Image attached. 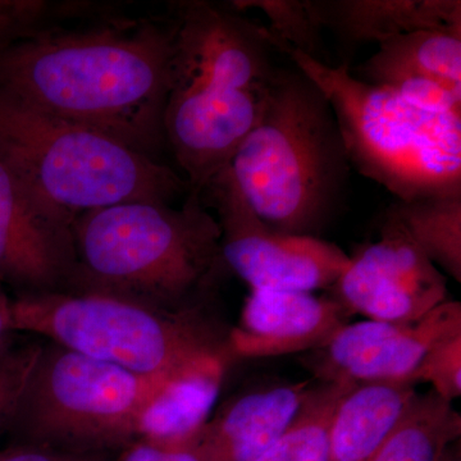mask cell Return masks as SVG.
Listing matches in <instances>:
<instances>
[{
    "label": "cell",
    "mask_w": 461,
    "mask_h": 461,
    "mask_svg": "<svg viewBox=\"0 0 461 461\" xmlns=\"http://www.w3.org/2000/svg\"><path fill=\"white\" fill-rule=\"evenodd\" d=\"M185 378L144 377L48 341L7 429L23 445L114 454L148 432L154 412Z\"/></svg>",
    "instance_id": "obj_8"
},
{
    "label": "cell",
    "mask_w": 461,
    "mask_h": 461,
    "mask_svg": "<svg viewBox=\"0 0 461 461\" xmlns=\"http://www.w3.org/2000/svg\"><path fill=\"white\" fill-rule=\"evenodd\" d=\"M238 11L257 9L271 23L273 41L320 59L321 29L314 20L306 0H239L230 3Z\"/></svg>",
    "instance_id": "obj_21"
},
{
    "label": "cell",
    "mask_w": 461,
    "mask_h": 461,
    "mask_svg": "<svg viewBox=\"0 0 461 461\" xmlns=\"http://www.w3.org/2000/svg\"><path fill=\"white\" fill-rule=\"evenodd\" d=\"M72 224L36 203L0 163V285L20 295L66 291L76 266Z\"/></svg>",
    "instance_id": "obj_12"
},
{
    "label": "cell",
    "mask_w": 461,
    "mask_h": 461,
    "mask_svg": "<svg viewBox=\"0 0 461 461\" xmlns=\"http://www.w3.org/2000/svg\"><path fill=\"white\" fill-rule=\"evenodd\" d=\"M0 163L36 203L71 222L121 203L169 204L190 191L187 181L157 159L3 91Z\"/></svg>",
    "instance_id": "obj_5"
},
{
    "label": "cell",
    "mask_w": 461,
    "mask_h": 461,
    "mask_svg": "<svg viewBox=\"0 0 461 461\" xmlns=\"http://www.w3.org/2000/svg\"><path fill=\"white\" fill-rule=\"evenodd\" d=\"M351 384L312 387L285 432L256 461H326L330 424Z\"/></svg>",
    "instance_id": "obj_20"
},
{
    "label": "cell",
    "mask_w": 461,
    "mask_h": 461,
    "mask_svg": "<svg viewBox=\"0 0 461 461\" xmlns=\"http://www.w3.org/2000/svg\"><path fill=\"white\" fill-rule=\"evenodd\" d=\"M461 333V304L446 300L412 321L348 323L314 350L309 368L321 384H409L424 355Z\"/></svg>",
    "instance_id": "obj_11"
},
{
    "label": "cell",
    "mask_w": 461,
    "mask_h": 461,
    "mask_svg": "<svg viewBox=\"0 0 461 461\" xmlns=\"http://www.w3.org/2000/svg\"><path fill=\"white\" fill-rule=\"evenodd\" d=\"M329 100L350 167L397 200L461 191V114L418 111L346 65L330 67L272 41Z\"/></svg>",
    "instance_id": "obj_7"
},
{
    "label": "cell",
    "mask_w": 461,
    "mask_h": 461,
    "mask_svg": "<svg viewBox=\"0 0 461 461\" xmlns=\"http://www.w3.org/2000/svg\"><path fill=\"white\" fill-rule=\"evenodd\" d=\"M111 453H74L45 446L18 444L0 451V461H111Z\"/></svg>",
    "instance_id": "obj_27"
},
{
    "label": "cell",
    "mask_w": 461,
    "mask_h": 461,
    "mask_svg": "<svg viewBox=\"0 0 461 461\" xmlns=\"http://www.w3.org/2000/svg\"><path fill=\"white\" fill-rule=\"evenodd\" d=\"M461 417L453 402L417 393L368 461H439L459 439Z\"/></svg>",
    "instance_id": "obj_18"
},
{
    "label": "cell",
    "mask_w": 461,
    "mask_h": 461,
    "mask_svg": "<svg viewBox=\"0 0 461 461\" xmlns=\"http://www.w3.org/2000/svg\"><path fill=\"white\" fill-rule=\"evenodd\" d=\"M417 395L406 384H366L339 402L330 424L326 461H368Z\"/></svg>",
    "instance_id": "obj_16"
},
{
    "label": "cell",
    "mask_w": 461,
    "mask_h": 461,
    "mask_svg": "<svg viewBox=\"0 0 461 461\" xmlns=\"http://www.w3.org/2000/svg\"><path fill=\"white\" fill-rule=\"evenodd\" d=\"M48 5L44 2L0 0V48L38 32Z\"/></svg>",
    "instance_id": "obj_26"
},
{
    "label": "cell",
    "mask_w": 461,
    "mask_h": 461,
    "mask_svg": "<svg viewBox=\"0 0 461 461\" xmlns=\"http://www.w3.org/2000/svg\"><path fill=\"white\" fill-rule=\"evenodd\" d=\"M230 172L273 230L320 238L341 209L350 163L323 91L299 68H276L256 126Z\"/></svg>",
    "instance_id": "obj_4"
},
{
    "label": "cell",
    "mask_w": 461,
    "mask_h": 461,
    "mask_svg": "<svg viewBox=\"0 0 461 461\" xmlns=\"http://www.w3.org/2000/svg\"><path fill=\"white\" fill-rule=\"evenodd\" d=\"M439 461H461L459 448L455 447V444L451 445Z\"/></svg>",
    "instance_id": "obj_29"
},
{
    "label": "cell",
    "mask_w": 461,
    "mask_h": 461,
    "mask_svg": "<svg viewBox=\"0 0 461 461\" xmlns=\"http://www.w3.org/2000/svg\"><path fill=\"white\" fill-rule=\"evenodd\" d=\"M335 297L305 291L251 290L227 344L232 357H271L314 351L351 318Z\"/></svg>",
    "instance_id": "obj_13"
},
{
    "label": "cell",
    "mask_w": 461,
    "mask_h": 461,
    "mask_svg": "<svg viewBox=\"0 0 461 461\" xmlns=\"http://www.w3.org/2000/svg\"><path fill=\"white\" fill-rule=\"evenodd\" d=\"M72 232L76 266L66 291L180 311L200 306L227 268L220 224L195 191L180 209L131 202L87 212Z\"/></svg>",
    "instance_id": "obj_3"
},
{
    "label": "cell",
    "mask_w": 461,
    "mask_h": 461,
    "mask_svg": "<svg viewBox=\"0 0 461 461\" xmlns=\"http://www.w3.org/2000/svg\"><path fill=\"white\" fill-rule=\"evenodd\" d=\"M309 382L259 388L235 397L206 421L204 461H256L285 432L308 396Z\"/></svg>",
    "instance_id": "obj_14"
},
{
    "label": "cell",
    "mask_w": 461,
    "mask_h": 461,
    "mask_svg": "<svg viewBox=\"0 0 461 461\" xmlns=\"http://www.w3.org/2000/svg\"><path fill=\"white\" fill-rule=\"evenodd\" d=\"M387 211L430 262L461 282V191L397 200Z\"/></svg>",
    "instance_id": "obj_19"
},
{
    "label": "cell",
    "mask_w": 461,
    "mask_h": 461,
    "mask_svg": "<svg viewBox=\"0 0 461 461\" xmlns=\"http://www.w3.org/2000/svg\"><path fill=\"white\" fill-rule=\"evenodd\" d=\"M172 57V32L150 23L41 29L0 48V91L156 159Z\"/></svg>",
    "instance_id": "obj_1"
},
{
    "label": "cell",
    "mask_w": 461,
    "mask_h": 461,
    "mask_svg": "<svg viewBox=\"0 0 461 461\" xmlns=\"http://www.w3.org/2000/svg\"><path fill=\"white\" fill-rule=\"evenodd\" d=\"M41 344L0 348V430L7 429Z\"/></svg>",
    "instance_id": "obj_24"
},
{
    "label": "cell",
    "mask_w": 461,
    "mask_h": 461,
    "mask_svg": "<svg viewBox=\"0 0 461 461\" xmlns=\"http://www.w3.org/2000/svg\"><path fill=\"white\" fill-rule=\"evenodd\" d=\"M203 194L217 209L227 268L251 290L313 293L330 288L350 264V257L332 242L280 232L260 220L230 167L218 173Z\"/></svg>",
    "instance_id": "obj_9"
},
{
    "label": "cell",
    "mask_w": 461,
    "mask_h": 461,
    "mask_svg": "<svg viewBox=\"0 0 461 461\" xmlns=\"http://www.w3.org/2000/svg\"><path fill=\"white\" fill-rule=\"evenodd\" d=\"M426 382L433 393L453 402L461 395V333L442 339L432 346L412 373L411 386Z\"/></svg>",
    "instance_id": "obj_23"
},
{
    "label": "cell",
    "mask_w": 461,
    "mask_h": 461,
    "mask_svg": "<svg viewBox=\"0 0 461 461\" xmlns=\"http://www.w3.org/2000/svg\"><path fill=\"white\" fill-rule=\"evenodd\" d=\"M200 437L177 439L147 432L121 448L111 461H204Z\"/></svg>",
    "instance_id": "obj_25"
},
{
    "label": "cell",
    "mask_w": 461,
    "mask_h": 461,
    "mask_svg": "<svg viewBox=\"0 0 461 461\" xmlns=\"http://www.w3.org/2000/svg\"><path fill=\"white\" fill-rule=\"evenodd\" d=\"M335 299L372 321H412L447 300L445 276L386 212L378 241L350 258Z\"/></svg>",
    "instance_id": "obj_10"
},
{
    "label": "cell",
    "mask_w": 461,
    "mask_h": 461,
    "mask_svg": "<svg viewBox=\"0 0 461 461\" xmlns=\"http://www.w3.org/2000/svg\"><path fill=\"white\" fill-rule=\"evenodd\" d=\"M321 29L345 44L381 42L420 30L461 32L460 0H306Z\"/></svg>",
    "instance_id": "obj_15"
},
{
    "label": "cell",
    "mask_w": 461,
    "mask_h": 461,
    "mask_svg": "<svg viewBox=\"0 0 461 461\" xmlns=\"http://www.w3.org/2000/svg\"><path fill=\"white\" fill-rule=\"evenodd\" d=\"M402 75L429 76L461 85V32L420 30L378 44L355 77L375 85Z\"/></svg>",
    "instance_id": "obj_17"
},
{
    "label": "cell",
    "mask_w": 461,
    "mask_h": 461,
    "mask_svg": "<svg viewBox=\"0 0 461 461\" xmlns=\"http://www.w3.org/2000/svg\"><path fill=\"white\" fill-rule=\"evenodd\" d=\"M12 330L156 379L224 375L232 355L202 306L169 311L80 291L12 300Z\"/></svg>",
    "instance_id": "obj_6"
},
{
    "label": "cell",
    "mask_w": 461,
    "mask_h": 461,
    "mask_svg": "<svg viewBox=\"0 0 461 461\" xmlns=\"http://www.w3.org/2000/svg\"><path fill=\"white\" fill-rule=\"evenodd\" d=\"M411 107L429 114H461V85L429 76L402 75L375 85Z\"/></svg>",
    "instance_id": "obj_22"
},
{
    "label": "cell",
    "mask_w": 461,
    "mask_h": 461,
    "mask_svg": "<svg viewBox=\"0 0 461 461\" xmlns=\"http://www.w3.org/2000/svg\"><path fill=\"white\" fill-rule=\"evenodd\" d=\"M12 332V299L0 285V348L5 345V339Z\"/></svg>",
    "instance_id": "obj_28"
},
{
    "label": "cell",
    "mask_w": 461,
    "mask_h": 461,
    "mask_svg": "<svg viewBox=\"0 0 461 461\" xmlns=\"http://www.w3.org/2000/svg\"><path fill=\"white\" fill-rule=\"evenodd\" d=\"M166 142L202 194L258 122L275 67L267 27L204 2L182 5L172 32Z\"/></svg>",
    "instance_id": "obj_2"
}]
</instances>
